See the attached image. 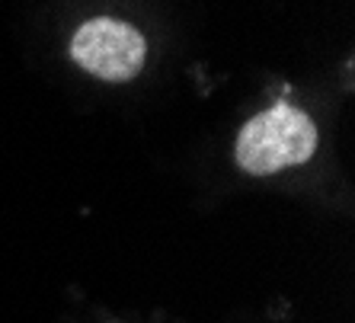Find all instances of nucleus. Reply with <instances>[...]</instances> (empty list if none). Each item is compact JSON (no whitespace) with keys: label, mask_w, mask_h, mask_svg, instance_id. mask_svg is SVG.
I'll use <instances>...</instances> for the list:
<instances>
[{"label":"nucleus","mask_w":355,"mask_h":323,"mask_svg":"<svg viewBox=\"0 0 355 323\" xmlns=\"http://www.w3.org/2000/svg\"><path fill=\"white\" fill-rule=\"evenodd\" d=\"M317 150V125L307 112L275 103L259 116H253L237 134L234 144V160L243 173L269 176L279 170H288L311 160Z\"/></svg>","instance_id":"nucleus-1"},{"label":"nucleus","mask_w":355,"mask_h":323,"mask_svg":"<svg viewBox=\"0 0 355 323\" xmlns=\"http://www.w3.org/2000/svg\"><path fill=\"white\" fill-rule=\"evenodd\" d=\"M71 58L99 80L122 83L141 74L148 58V42L132 23L93 17L71 39Z\"/></svg>","instance_id":"nucleus-2"}]
</instances>
